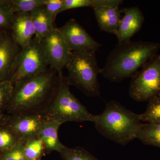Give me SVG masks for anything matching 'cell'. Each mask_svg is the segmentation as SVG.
I'll return each mask as SVG.
<instances>
[{
  "label": "cell",
  "mask_w": 160,
  "mask_h": 160,
  "mask_svg": "<svg viewBox=\"0 0 160 160\" xmlns=\"http://www.w3.org/2000/svg\"><path fill=\"white\" fill-rule=\"evenodd\" d=\"M63 75L49 67L42 73L18 81L13 85L5 112L8 115L44 113L54 98Z\"/></svg>",
  "instance_id": "1"
},
{
  "label": "cell",
  "mask_w": 160,
  "mask_h": 160,
  "mask_svg": "<svg viewBox=\"0 0 160 160\" xmlns=\"http://www.w3.org/2000/svg\"><path fill=\"white\" fill-rule=\"evenodd\" d=\"M160 48V44L153 42L131 40L118 43L108 55L100 74L111 82H122L133 76Z\"/></svg>",
  "instance_id": "2"
},
{
  "label": "cell",
  "mask_w": 160,
  "mask_h": 160,
  "mask_svg": "<svg viewBox=\"0 0 160 160\" xmlns=\"http://www.w3.org/2000/svg\"><path fill=\"white\" fill-rule=\"evenodd\" d=\"M94 123L102 135L123 146L136 138L143 124L139 114L114 100L107 103L103 112L96 115Z\"/></svg>",
  "instance_id": "3"
},
{
  "label": "cell",
  "mask_w": 160,
  "mask_h": 160,
  "mask_svg": "<svg viewBox=\"0 0 160 160\" xmlns=\"http://www.w3.org/2000/svg\"><path fill=\"white\" fill-rule=\"evenodd\" d=\"M66 67V79L69 86L76 88L89 97L100 95L98 75L101 73L96 52L71 51Z\"/></svg>",
  "instance_id": "4"
},
{
  "label": "cell",
  "mask_w": 160,
  "mask_h": 160,
  "mask_svg": "<svg viewBox=\"0 0 160 160\" xmlns=\"http://www.w3.org/2000/svg\"><path fill=\"white\" fill-rule=\"evenodd\" d=\"M69 87L66 77L63 75L54 98L44 113L47 119L62 124L69 122H94L96 115L87 110L72 93Z\"/></svg>",
  "instance_id": "5"
},
{
  "label": "cell",
  "mask_w": 160,
  "mask_h": 160,
  "mask_svg": "<svg viewBox=\"0 0 160 160\" xmlns=\"http://www.w3.org/2000/svg\"><path fill=\"white\" fill-rule=\"evenodd\" d=\"M130 97L137 102L149 101L160 95V54L151 58L132 77L129 87Z\"/></svg>",
  "instance_id": "6"
},
{
  "label": "cell",
  "mask_w": 160,
  "mask_h": 160,
  "mask_svg": "<svg viewBox=\"0 0 160 160\" xmlns=\"http://www.w3.org/2000/svg\"><path fill=\"white\" fill-rule=\"evenodd\" d=\"M49 66L41 42L33 38L29 45L21 48L15 62L11 82L14 85L25 78L42 73Z\"/></svg>",
  "instance_id": "7"
},
{
  "label": "cell",
  "mask_w": 160,
  "mask_h": 160,
  "mask_svg": "<svg viewBox=\"0 0 160 160\" xmlns=\"http://www.w3.org/2000/svg\"><path fill=\"white\" fill-rule=\"evenodd\" d=\"M50 68L62 72L71 51L58 28H54L41 41Z\"/></svg>",
  "instance_id": "8"
},
{
  "label": "cell",
  "mask_w": 160,
  "mask_h": 160,
  "mask_svg": "<svg viewBox=\"0 0 160 160\" xmlns=\"http://www.w3.org/2000/svg\"><path fill=\"white\" fill-rule=\"evenodd\" d=\"M58 29L71 51L96 52L102 47V44L92 37L75 19H70Z\"/></svg>",
  "instance_id": "9"
},
{
  "label": "cell",
  "mask_w": 160,
  "mask_h": 160,
  "mask_svg": "<svg viewBox=\"0 0 160 160\" xmlns=\"http://www.w3.org/2000/svg\"><path fill=\"white\" fill-rule=\"evenodd\" d=\"M47 120L44 113L8 115L5 125L14 132L19 141L26 142L38 137Z\"/></svg>",
  "instance_id": "10"
},
{
  "label": "cell",
  "mask_w": 160,
  "mask_h": 160,
  "mask_svg": "<svg viewBox=\"0 0 160 160\" xmlns=\"http://www.w3.org/2000/svg\"><path fill=\"white\" fill-rule=\"evenodd\" d=\"M20 49L9 30L0 31V81H11Z\"/></svg>",
  "instance_id": "11"
},
{
  "label": "cell",
  "mask_w": 160,
  "mask_h": 160,
  "mask_svg": "<svg viewBox=\"0 0 160 160\" xmlns=\"http://www.w3.org/2000/svg\"><path fill=\"white\" fill-rule=\"evenodd\" d=\"M122 12L124 16L115 35L118 43L131 40L132 37L139 31L144 22L142 12L136 6L124 8Z\"/></svg>",
  "instance_id": "12"
},
{
  "label": "cell",
  "mask_w": 160,
  "mask_h": 160,
  "mask_svg": "<svg viewBox=\"0 0 160 160\" xmlns=\"http://www.w3.org/2000/svg\"><path fill=\"white\" fill-rule=\"evenodd\" d=\"M10 31L15 42L20 48L29 45L35 35L30 12L15 13Z\"/></svg>",
  "instance_id": "13"
},
{
  "label": "cell",
  "mask_w": 160,
  "mask_h": 160,
  "mask_svg": "<svg viewBox=\"0 0 160 160\" xmlns=\"http://www.w3.org/2000/svg\"><path fill=\"white\" fill-rule=\"evenodd\" d=\"M92 9L100 29L108 33L116 35L122 12L120 9L119 6L102 5Z\"/></svg>",
  "instance_id": "14"
},
{
  "label": "cell",
  "mask_w": 160,
  "mask_h": 160,
  "mask_svg": "<svg viewBox=\"0 0 160 160\" xmlns=\"http://www.w3.org/2000/svg\"><path fill=\"white\" fill-rule=\"evenodd\" d=\"M61 125L58 121L47 120L43 125L38 138L42 142L45 153L49 154L53 151L60 152L66 148L58 138V132Z\"/></svg>",
  "instance_id": "15"
},
{
  "label": "cell",
  "mask_w": 160,
  "mask_h": 160,
  "mask_svg": "<svg viewBox=\"0 0 160 160\" xmlns=\"http://www.w3.org/2000/svg\"><path fill=\"white\" fill-rule=\"evenodd\" d=\"M30 13L35 30L34 38L41 42L42 39L55 28L54 21L47 13L44 6L36 8Z\"/></svg>",
  "instance_id": "16"
},
{
  "label": "cell",
  "mask_w": 160,
  "mask_h": 160,
  "mask_svg": "<svg viewBox=\"0 0 160 160\" xmlns=\"http://www.w3.org/2000/svg\"><path fill=\"white\" fill-rule=\"evenodd\" d=\"M136 138L144 144L160 148V123L143 124Z\"/></svg>",
  "instance_id": "17"
},
{
  "label": "cell",
  "mask_w": 160,
  "mask_h": 160,
  "mask_svg": "<svg viewBox=\"0 0 160 160\" xmlns=\"http://www.w3.org/2000/svg\"><path fill=\"white\" fill-rule=\"evenodd\" d=\"M139 117L142 122L147 123H160V95L149 100L146 111Z\"/></svg>",
  "instance_id": "18"
},
{
  "label": "cell",
  "mask_w": 160,
  "mask_h": 160,
  "mask_svg": "<svg viewBox=\"0 0 160 160\" xmlns=\"http://www.w3.org/2000/svg\"><path fill=\"white\" fill-rule=\"evenodd\" d=\"M24 150L25 155L28 160L41 159L45 153L42 142L38 137L29 139L25 142Z\"/></svg>",
  "instance_id": "19"
},
{
  "label": "cell",
  "mask_w": 160,
  "mask_h": 160,
  "mask_svg": "<svg viewBox=\"0 0 160 160\" xmlns=\"http://www.w3.org/2000/svg\"><path fill=\"white\" fill-rule=\"evenodd\" d=\"M62 160H99L82 147H66L59 152Z\"/></svg>",
  "instance_id": "20"
},
{
  "label": "cell",
  "mask_w": 160,
  "mask_h": 160,
  "mask_svg": "<svg viewBox=\"0 0 160 160\" xmlns=\"http://www.w3.org/2000/svg\"><path fill=\"white\" fill-rule=\"evenodd\" d=\"M19 141L16 135L8 126H0V154L13 148Z\"/></svg>",
  "instance_id": "21"
},
{
  "label": "cell",
  "mask_w": 160,
  "mask_h": 160,
  "mask_svg": "<svg viewBox=\"0 0 160 160\" xmlns=\"http://www.w3.org/2000/svg\"><path fill=\"white\" fill-rule=\"evenodd\" d=\"M14 14L9 0H0V30H10Z\"/></svg>",
  "instance_id": "22"
},
{
  "label": "cell",
  "mask_w": 160,
  "mask_h": 160,
  "mask_svg": "<svg viewBox=\"0 0 160 160\" xmlns=\"http://www.w3.org/2000/svg\"><path fill=\"white\" fill-rule=\"evenodd\" d=\"M15 13L30 12L40 6H44L46 0H9Z\"/></svg>",
  "instance_id": "23"
},
{
  "label": "cell",
  "mask_w": 160,
  "mask_h": 160,
  "mask_svg": "<svg viewBox=\"0 0 160 160\" xmlns=\"http://www.w3.org/2000/svg\"><path fill=\"white\" fill-rule=\"evenodd\" d=\"M103 0H64L61 12L69 9L82 7H90L93 8L103 5Z\"/></svg>",
  "instance_id": "24"
},
{
  "label": "cell",
  "mask_w": 160,
  "mask_h": 160,
  "mask_svg": "<svg viewBox=\"0 0 160 160\" xmlns=\"http://www.w3.org/2000/svg\"><path fill=\"white\" fill-rule=\"evenodd\" d=\"M13 88V85L11 81H0V113H5Z\"/></svg>",
  "instance_id": "25"
},
{
  "label": "cell",
  "mask_w": 160,
  "mask_h": 160,
  "mask_svg": "<svg viewBox=\"0 0 160 160\" xmlns=\"http://www.w3.org/2000/svg\"><path fill=\"white\" fill-rule=\"evenodd\" d=\"M25 142L19 141L14 147L0 154L2 160H28L24 150Z\"/></svg>",
  "instance_id": "26"
},
{
  "label": "cell",
  "mask_w": 160,
  "mask_h": 160,
  "mask_svg": "<svg viewBox=\"0 0 160 160\" xmlns=\"http://www.w3.org/2000/svg\"><path fill=\"white\" fill-rule=\"evenodd\" d=\"M64 0H46L44 6L46 12L54 21L57 15L61 13Z\"/></svg>",
  "instance_id": "27"
},
{
  "label": "cell",
  "mask_w": 160,
  "mask_h": 160,
  "mask_svg": "<svg viewBox=\"0 0 160 160\" xmlns=\"http://www.w3.org/2000/svg\"><path fill=\"white\" fill-rule=\"evenodd\" d=\"M8 115L5 113H0V126L5 125Z\"/></svg>",
  "instance_id": "28"
},
{
  "label": "cell",
  "mask_w": 160,
  "mask_h": 160,
  "mask_svg": "<svg viewBox=\"0 0 160 160\" xmlns=\"http://www.w3.org/2000/svg\"><path fill=\"white\" fill-rule=\"evenodd\" d=\"M0 160H2V158H1V156H0Z\"/></svg>",
  "instance_id": "29"
},
{
  "label": "cell",
  "mask_w": 160,
  "mask_h": 160,
  "mask_svg": "<svg viewBox=\"0 0 160 160\" xmlns=\"http://www.w3.org/2000/svg\"><path fill=\"white\" fill-rule=\"evenodd\" d=\"M35 160H41V159H38Z\"/></svg>",
  "instance_id": "30"
},
{
  "label": "cell",
  "mask_w": 160,
  "mask_h": 160,
  "mask_svg": "<svg viewBox=\"0 0 160 160\" xmlns=\"http://www.w3.org/2000/svg\"><path fill=\"white\" fill-rule=\"evenodd\" d=\"M1 30H0V31H1Z\"/></svg>",
  "instance_id": "31"
}]
</instances>
